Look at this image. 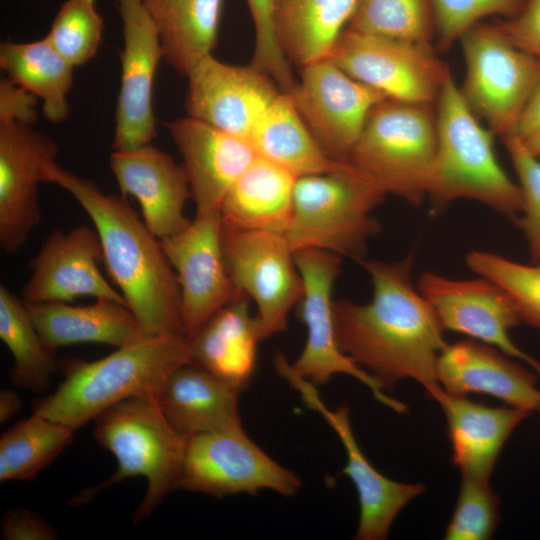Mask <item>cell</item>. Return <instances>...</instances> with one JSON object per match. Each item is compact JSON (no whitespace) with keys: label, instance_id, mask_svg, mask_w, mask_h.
<instances>
[{"label":"cell","instance_id":"ba28073f","mask_svg":"<svg viewBox=\"0 0 540 540\" xmlns=\"http://www.w3.org/2000/svg\"><path fill=\"white\" fill-rule=\"evenodd\" d=\"M458 42L466 64L463 100L494 135H511L536 86L540 59L514 46L498 22L476 24Z\"/></svg>","mask_w":540,"mask_h":540},{"label":"cell","instance_id":"4316f807","mask_svg":"<svg viewBox=\"0 0 540 540\" xmlns=\"http://www.w3.org/2000/svg\"><path fill=\"white\" fill-rule=\"evenodd\" d=\"M26 306L42 341L54 352L78 343L121 348L147 338L132 311L112 300L96 299L87 306L61 302Z\"/></svg>","mask_w":540,"mask_h":540},{"label":"cell","instance_id":"f35d334b","mask_svg":"<svg viewBox=\"0 0 540 540\" xmlns=\"http://www.w3.org/2000/svg\"><path fill=\"white\" fill-rule=\"evenodd\" d=\"M527 0H432L436 24V46L448 50L472 26L485 18L501 20L517 16Z\"/></svg>","mask_w":540,"mask_h":540},{"label":"cell","instance_id":"9c48e42d","mask_svg":"<svg viewBox=\"0 0 540 540\" xmlns=\"http://www.w3.org/2000/svg\"><path fill=\"white\" fill-rule=\"evenodd\" d=\"M328 59L387 99L435 105L451 75L432 45L346 28Z\"/></svg>","mask_w":540,"mask_h":540},{"label":"cell","instance_id":"9a60e30c","mask_svg":"<svg viewBox=\"0 0 540 540\" xmlns=\"http://www.w3.org/2000/svg\"><path fill=\"white\" fill-rule=\"evenodd\" d=\"M274 367L300 393L307 406L322 415L345 448L347 462L342 472L352 480L360 506L355 539H386L396 516L425 491V485L398 482L380 473L363 454L355 439L348 406L329 409L319 397L316 386L296 375L284 355L276 357Z\"/></svg>","mask_w":540,"mask_h":540},{"label":"cell","instance_id":"836d02e7","mask_svg":"<svg viewBox=\"0 0 540 540\" xmlns=\"http://www.w3.org/2000/svg\"><path fill=\"white\" fill-rule=\"evenodd\" d=\"M76 430L33 413L0 439V481H30L71 443Z\"/></svg>","mask_w":540,"mask_h":540},{"label":"cell","instance_id":"3957f363","mask_svg":"<svg viewBox=\"0 0 540 540\" xmlns=\"http://www.w3.org/2000/svg\"><path fill=\"white\" fill-rule=\"evenodd\" d=\"M189 362L191 349L184 334L147 337L91 362L65 360L64 380L36 403L33 413L77 430L126 399L157 400L169 375Z\"/></svg>","mask_w":540,"mask_h":540},{"label":"cell","instance_id":"d6986e66","mask_svg":"<svg viewBox=\"0 0 540 540\" xmlns=\"http://www.w3.org/2000/svg\"><path fill=\"white\" fill-rule=\"evenodd\" d=\"M59 149L33 125L0 123V247L14 255L41 220L39 183Z\"/></svg>","mask_w":540,"mask_h":540},{"label":"cell","instance_id":"484cf974","mask_svg":"<svg viewBox=\"0 0 540 540\" xmlns=\"http://www.w3.org/2000/svg\"><path fill=\"white\" fill-rule=\"evenodd\" d=\"M250 298L240 294L218 310L189 339L192 362L207 369L240 392L254 373L257 345L262 340L258 321L249 312Z\"/></svg>","mask_w":540,"mask_h":540},{"label":"cell","instance_id":"4dcf8cb0","mask_svg":"<svg viewBox=\"0 0 540 540\" xmlns=\"http://www.w3.org/2000/svg\"><path fill=\"white\" fill-rule=\"evenodd\" d=\"M159 32L163 59L180 75L214 50L223 0H144Z\"/></svg>","mask_w":540,"mask_h":540},{"label":"cell","instance_id":"8992f818","mask_svg":"<svg viewBox=\"0 0 540 540\" xmlns=\"http://www.w3.org/2000/svg\"><path fill=\"white\" fill-rule=\"evenodd\" d=\"M437 151L435 105L384 99L370 112L349 162L385 195L427 199Z\"/></svg>","mask_w":540,"mask_h":540},{"label":"cell","instance_id":"e575fe53","mask_svg":"<svg viewBox=\"0 0 540 540\" xmlns=\"http://www.w3.org/2000/svg\"><path fill=\"white\" fill-rule=\"evenodd\" d=\"M347 28L427 45L436 38L432 0H357Z\"/></svg>","mask_w":540,"mask_h":540},{"label":"cell","instance_id":"b9f144b4","mask_svg":"<svg viewBox=\"0 0 540 540\" xmlns=\"http://www.w3.org/2000/svg\"><path fill=\"white\" fill-rule=\"evenodd\" d=\"M497 22L514 46L540 59V0H527L517 16Z\"/></svg>","mask_w":540,"mask_h":540},{"label":"cell","instance_id":"5b68a950","mask_svg":"<svg viewBox=\"0 0 540 540\" xmlns=\"http://www.w3.org/2000/svg\"><path fill=\"white\" fill-rule=\"evenodd\" d=\"M93 421L95 441L115 457L118 467L106 481L79 492L73 503H87L100 491L127 478L141 476L147 487L132 516L133 522L138 523L180 488L187 438L171 425L154 399H126Z\"/></svg>","mask_w":540,"mask_h":540},{"label":"cell","instance_id":"e0dca14e","mask_svg":"<svg viewBox=\"0 0 540 540\" xmlns=\"http://www.w3.org/2000/svg\"><path fill=\"white\" fill-rule=\"evenodd\" d=\"M122 21L121 81L115 112L113 150L151 144L157 135L152 92L163 49L144 0H116Z\"/></svg>","mask_w":540,"mask_h":540},{"label":"cell","instance_id":"8d00e7d4","mask_svg":"<svg viewBox=\"0 0 540 540\" xmlns=\"http://www.w3.org/2000/svg\"><path fill=\"white\" fill-rule=\"evenodd\" d=\"M103 27L96 0H66L45 38L72 66L77 67L96 55Z\"/></svg>","mask_w":540,"mask_h":540},{"label":"cell","instance_id":"cb8c5ba5","mask_svg":"<svg viewBox=\"0 0 540 540\" xmlns=\"http://www.w3.org/2000/svg\"><path fill=\"white\" fill-rule=\"evenodd\" d=\"M447 423L452 463L462 477L489 479L512 432L532 414L515 406L490 407L442 391L436 399Z\"/></svg>","mask_w":540,"mask_h":540},{"label":"cell","instance_id":"603a6c76","mask_svg":"<svg viewBox=\"0 0 540 540\" xmlns=\"http://www.w3.org/2000/svg\"><path fill=\"white\" fill-rule=\"evenodd\" d=\"M436 376L450 394H485L531 412L540 407L536 374L517 359L475 339L448 344L438 356Z\"/></svg>","mask_w":540,"mask_h":540},{"label":"cell","instance_id":"4fadbf2b","mask_svg":"<svg viewBox=\"0 0 540 540\" xmlns=\"http://www.w3.org/2000/svg\"><path fill=\"white\" fill-rule=\"evenodd\" d=\"M300 68V77L288 92L296 110L329 157L349 162L370 112L387 98L328 58Z\"/></svg>","mask_w":540,"mask_h":540},{"label":"cell","instance_id":"5bb4252c","mask_svg":"<svg viewBox=\"0 0 540 540\" xmlns=\"http://www.w3.org/2000/svg\"><path fill=\"white\" fill-rule=\"evenodd\" d=\"M181 291L183 330L193 336L240 294L226 265L219 210L196 213L181 232L161 239Z\"/></svg>","mask_w":540,"mask_h":540},{"label":"cell","instance_id":"74e56055","mask_svg":"<svg viewBox=\"0 0 540 540\" xmlns=\"http://www.w3.org/2000/svg\"><path fill=\"white\" fill-rule=\"evenodd\" d=\"M500 521V498L489 479L462 477L446 540H488Z\"/></svg>","mask_w":540,"mask_h":540},{"label":"cell","instance_id":"ab89813d","mask_svg":"<svg viewBox=\"0 0 540 540\" xmlns=\"http://www.w3.org/2000/svg\"><path fill=\"white\" fill-rule=\"evenodd\" d=\"M522 192V210L516 223L521 228L532 262H540V157L514 135L502 138Z\"/></svg>","mask_w":540,"mask_h":540},{"label":"cell","instance_id":"7c38bea8","mask_svg":"<svg viewBox=\"0 0 540 540\" xmlns=\"http://www.w3.org/2000/svg\"><path fill=\"white\" fill-rule=\"evenodd\" d=\"M222 247L236 288L256 303L261 338L286 330L288 314L303 296V280L285 234L222 225Z\"/></svg>","mask_w":540,"mask_h":540},{"label":"cell","instance_id":"ee69618b","mask_svg":"<svg viewBox=\"0 0 540 540\" xmlns=\"http://www.w3.org/2000/svg\"><path fill=\"white\" fill-rule=\"evenodd\" d=\"M38 98L8 77L0 81V123L18 122L33 125L37 120Z\"/></svg>","mask_w":540,"mask_h":540},{"label":"cell","instance_id":"c3c4849f","mask_svg":"<svg viewBox=\"0 0 540 540\" xmlns=\"http://www.w3.org/2000/svg\"><path fill=\"white\" fill-rule=\"evenodd\" d=\"M537 412H539V413H540V407L538 408Z\"/></svg>","mask_w":540,"mask_h":540},{"label":"cell","instance_id":"f1b7e54d","mask_svg":"<svg viewBox=\"0 0 540 540\" xmlns=\"http://www.w3.org/2000/svg\"><path fill=\"white\" fill-rule=\"evenodd\" d=\"M357 0H273L277 41L299 67L329 57L347 28Z\"/></svg>","mask_w":540,"mask_h":540},{"label":"cell","instance_id":"f6af8a7d","mask_svg":"<svg viewBox=\"0 0 540 540\" xmlns=\"http://www.w3.org/2000/svg\"><path fill=\"white\" fill-rule=\"evenodd\" d=\"M538 130H540V73L520 122L511 135L525 139Z\"/></svg>","mask_w":540,"mask_h":540},{"label":"cell","instance_id":"30bf717a","mask_svg":"<svg viewBox=\"0 0 540 540\" xmlns=\"http://www.w3.org/2000/svg\"><path fill=\"white\" fill-rule=\"evenodd\" d=\"M301 486L300 477L265 453L242 426L187 438L180 489L217 498L261 490L291 497Z\"/></svg>","mask_w":540,"mask_h":540},{"label":"cell","instance_id":"d6a6232c","mask_svg":"<svg viewBox=\"0 0 540 540\" xmlns=\"http://www.w3.org/2000/svg\"><path fill=\"white\" fill-rule=\"evenodd\" d=\"M0 338L14 359L9 369L13 384L37 393L46 391L58 367L55 352L42 341L25 302L5 285L0 286Z\"/></svg>","mask_w":540,"mask_h":540},{"label":"cell","instance_id":"44dd1931","mask_svg":"<svg viewBox=\"0 0 540 540\" xmlns=\"http://www.w3.org/2000/svg\"><path fill=\"white\" fill-rule=\"evenodd\" d=\"M110 169L122 196L140 204L144 223L159 239L184 230L192 220L184 215L191 197L185 168L151 144L131 150H114Z\"/></svg>","mask_w":540,"mask_h":540},{"label":"cell","instance_id":"ac0fdd59","mask_svg":"<svg viewBox=\"0 0 540 540\" xmlns=\"http://www.w3.org/2000/svg\"><path fill=\"white\" fill-rule=\"evenodd\" d=\"M186 77L187 116L248 140L283 92L269 75L251 64H228L213 54L201 59Z\"/></svg>","mask_w":540,"mask_h":540},{"label":"cell","instance_id":"52a82bcc","mask_svg":"<svg viewBox=\"0 0 540 540\" xmlns=\"http://www.w3.org/2000/svg\"><path fill=\"white\" fill-rule=\"evenodd\" d=\"M386 195L357 168L297 178L285 236L294 252L318 249L362 263L380 232L373 210Z\"/></svg>","mask_w":540,"mask_h":540},{"label":"cell","instance_id":"8fae6325","mask_svg":"<svg viewBox=\"0 0 540 540\" xmlns=\"http://www.w3.org/2000/svg\"><path fill=\"white\" fill-rule=\"evenodd\" d=\"M303 280V296L298 315L307 330L305 346L290 364L292 371L314 386L326 384L335 374L349 375L365 385L375 400L397 413L407 407L390 397L379 382L358 366L339 348L333 317L332 289L341 271V256L324 250L305 249L294 252Z\"/></svg>","mask_w":540,"mask_h":540},{"label":"cell","instance_id":"83f0119b","mask_svg":"<svg viewBox=\"0 0 540 540\" xmlns=\"http://www.w3.org/2000/svg\"><path fill=\"white\" fill-rule=\"evenodd\" d=\"M297 178L286 168L257 156L226 193L219 207L222 225L285 234Z\"/></svg>","mask_w":540,"mask_h":540},{"label":"cell","instance_id":"ffe728a7","mask_svg":"<svg viewBox=\"0 0 540 540\" xmlns=\"http://www.w3.org/2000/svg\"><path fill=\"white\" fill-rule=\"evenodd\" d=\"M102 244L96 229L79 225L68 233L55 230L30 260L31 275L22 288L26 304L68 303L89 296L128 307L124 297L101 274Z\"/></svg>","mask_w":540,"mask_h":540},{"label":"cell","instance_id":"bcb514c9","mask_svg":"<svg viewBox=\"0 0 540 540\" xmlns=\"http://www.w3.org/2000/svg\"><path fill=\"white\" fill-rule=\"evenodd\" d=\"M22 408L18 393L12 389H3L0 392V422H6L15 416Z\"/></svg>","mask_w":540,"mask_h":540},{"label":"cell","instance_id":"d4e9b609","mask_svg":"<svg viewBox=\"0 0 540 540\" xmlns=\"http://www.w3.org/2000/svg\"><path fill=\"white\" fill-rule=\"evenodd\" d=\"M239 393L207 369L189 362L169 375L157 402L171 425L189 438L242 426Z\"/></svg>","mask_w":540,"mask_h":540},{"label":"cell","instance_id":"f546056e","mask_svg":"<svg viewBox=\"0 0 540 540\" xmlns=\"http://www.w3.org/2000/svg\"><path fill=\"white\" fill-rule=\"evenodd\" d=\"M249 141L258 156L286 168L297 177L356 169L350 162L334 160L324 152L286 92H281L268 107Z\"/></svg>","mask_w":540,"mask_h":540},{"label":"cell","instance_id":"1f68e13d","mask_svg":"<svg viewBox=\"0 0 540 540\" xmlns=\"http://www.w3.org/2000/svg\"><path fill=\"white\" fill-rule=\"evenodd\" d=\"M0 67L11 81L41 99L48 121L57 124L69 117L68 94L75 67L45 37L33 42H2Z\"/></svg>","mask_w":540,"mask_h":540},{"label":"cell","instance_id":"6da1fadb","mask_svg":"<svg viewBox=\"0 0 540 540\" xmlns=\"http://www.w3.org/2000/svg\"><path fill=\"white\" fill-rule=\"evenodd\" d=\"M414 254L397 261L364 260L372 283L366 304H333L340 350L388 391L403 379L422 385L436 401L443 391L436 376L447 345L435 311L412 282Z\"/></svg>","mask_w":540,"mask_h":540},{"label":"cell","instance_id":"60d3db41","mask_svg":"<svg viewBox=\"0 0 540 540\" xmlns=\"http://www.w3.org/2000/svg\"><path fill=\"white\" fill-rule=\"evenodd\" d=\"M254 25L255 44L251 65L269 75L283 92L296 83L292 65L284 55L273 25V0H246Z\"/></svg>","mask_w":540,"mask_h":540},{"label":"cell","instance_id":"d590c367","mask_svg":"<svg viewBox=\"0 0 540 540\" xmlns=\"http://www.w3.org/2000/svg\"><path fill=\"white\" fill-rule=\"evenodd\" d=\"M466 264L508 293L522 322L540 329V262L524 264L490 251L472 250Z\"/></svg>","mask_w":540,"mask_h":540},{"label":"cell","instance_id":"7a4b0ae2","mask_svg":"<svg viewBox=\"0 0 540 540\" xmlns=\"http://www.w3.org/2000/svg\"><path fill=\"white\" fill-rule=\"evenodd\" d=\"M44 182L62 187L87 212L99 234L108 274L145 336L184 334L175 271L160 240L125 197L105 194L94 181L55 161L44 167Z\"/></svg>","mask_w":540,"mask_h":540},{"label":"cell","instance_id":"7bdbcfd3","mask_svg":"<svg viewBox=\"0 0 540 540\" xmlns=\"http://www.w3.org/2000/svg\"><path fill=\"white\" fill-rule=\"evenodd\" d=\"M1 538L4 540H54L56 529L43 517L23 508L9 509L1 522Z\"/></svg>","mask_w":540,"mask_h":540},{"label":"cell","instance_id":"277c9868","mask_svg":"<svg viewBox=\"0 0 540 540\" xmlns=\"http://www.w3.org/2000/svg\"><path fill=\"white\" fill-rule=\"evenodd\" d=\"M437 151L427 199L430 213L439 214L460 199L479 202L517 221L522 192L501 167L493 133L463 100L452 74L435 103Z\"/></svg>","mask_w":540,"mask_h":540},{"label":"cell","instance_id":"7402d4cb","mask_svg":"<svg viewBox=\"0 0 540 540\" xmlns=\"http://www.w3.org/2000/svg\"><path fill=\"white\" fill-rule=\"evenodd\" d=\"M165 126L182 155L196 213L219 210L230 187L258 156L251 142L190 116Z\"/></svg>","mask_w":540,"mask_h":540},{"label":"cell","instance_id":"7dc6e473","mask_svg":"<svg viewBox=\"0 0 540 540\" xmlns=\"http://www.w3.org/2000/svg\"><path fill=\"white\" fill-rule=\"evenodd\" d=\"M522 140L535 156L540 157V130Z\"/></svg>","mask_w":540,"mask_h":540},{"label":"cell","instance_id":"2e32d148","mask_svg":"<svg viewBox=\"0 0 540 540\" xmlns=\"http://www.w3.org/2000/svg\"><path fill=\"white\" fill-rule=\"evenodd\" d=\"M417 288L435 311L444 330L454 331L527 363L540 375V362L523 352L510 330L522 321L508 293L492 280L453 279L424 272Z\"/></svg>","mask_w":540,"mask_h":540}]
</instances>
